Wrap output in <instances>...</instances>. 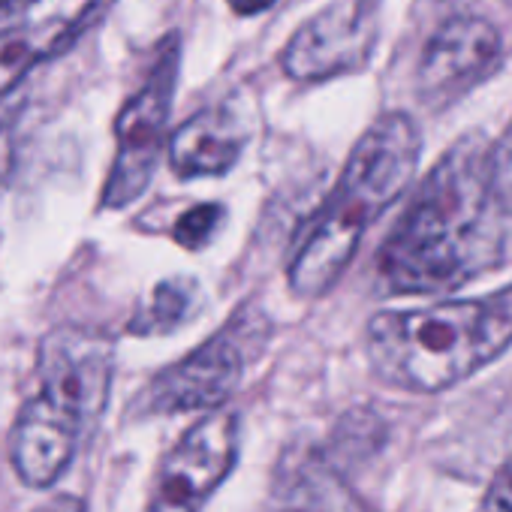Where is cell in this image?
<instances>
[{
    "label": "cell",
    "instance_id": "7",
    "mask_svg": "<svg viewBox=\"0 0 512 512\" xmlns=\"http://www.w3.org/2000/svg\"><path fill=\"white\" fill-rule=\"evenodd\" d=\"M37 377V392L88 428L109 401L112 344L91 329L58 326L40 344Z\"/></svg>",
    "mask_w": 512,
    "mask_h": 512
},
{
    "label": "cell",
    "instance_id": "18",
    "mask_svg": "<svg viewBox=\"0 0 512 512\" xmlns=\"http://www.w3.org/2000/svg\"><path fill=\"white\" fill-rule=\"evenodd\" d=\"M226 4L235 16H260L275 7V0H226Z\"/></svg>",
    "mask_w": 512,
    "mask_h": 512
},
{
    "label": "cell",
    "instance_id": "6",
    "mask_svg": "<svg viewBox=\"0 0 512 512\" xmlns=\"http://www.w3.org/2000/svg\"><path fill=\"white\" fill-rule=\"evenodd\" d=\"M238 455V419L226 410L202 416L163 458L145 512H202Z\"/></svg>",
    "mask_w": 512,
    "mask_h": 512
},
{
    "label": "cell",
    "instance_id": "19",
    "mask_svg": "<svg viewBox=\"0 0 512 512\" xmlns=\"http://www.w3.org/2000/svg\"><path fill=\"white\" fill-rule=\"evenodd\" d=\"M37 512H85V503L73 494H58L46 506H40Z\"/></svg>",
    "mask_w": 512,
    "mask_h": 512
},
{
    "label": "cell",
    "instance_id": "10",
    "mask_svg": "<svg viewBox=\"0 0 512 512\" xmlns=\"http://www.w3.org/2000/svg\"><path fill=\"white\" fill-rule=\"evenodd\" d=\"M100 0H0V67H28L61 52Z\"/></svg>",
    "mask_w": 512,
    "mask_h": 512
},
{
    "label": "cell",
    "instance_id": "14",
    "mask_svg": "<svg viewBox=\"0 0 512 512\" xmlns=\"http://www.w3.org/2000/svg\"><path fill=\"white\" fill-rule=\"evenodd\" d=\"M25 103V85H13L10 91L0 94V187L7 184V178L13 175L16 166V139H13V127L19 118V109Z\"/></svg>",
    "mask_w": 512,
    "mask_h": 512
},
{
    "label": "cell",
    "instance_id": "13",
    "mask_svg": "<svg viewBox=\"0 0 512 512\" xmlns=\"http://www.w3.org/2000/svg\"><path fill=\"white\" fill-rule=\"evenodd\" d=\"M196 284L190 278H169L163 284H157L151 290V296L142 302V308L136 311L130 332L133 335H166L172 329H178L193 305H196Z\"/></svg>",
    "mask_w": 512,
    "mask_h": 512
},
{
    "label": "cell",
    "instance_id": "15",
    "mask_svg": "<svg viewBox=\"0 0 512 512\" xmlns=\"http://www.w3.org/2000/svg\"><path fill=\"white\" fill-rule=\"evenodd\" d=\"M491 193L503 214H512V124L491 145Z\"/></svg>",
    "mask_w": 512,
    "mask_h": 512
},
{
    "label": "cell",
    "instance_id": "9",
    "mask_svg": "<svg viewBox=\"0 0 512 512\" xmlns=\"http://www.w3.org/2000/svg\"><path fill=\"white\" fill-rule=\"evenodd\" d=\"M244 374V359L229 335H214L199 350L187 353L160 371L145 392L148 413H193L220 410Z\"/></svg>",
    "mask_w": 512,
    "mask_h": 512
},
{
    "label": "cell",
    "instance_id": "17",
    "mask_svg": "<svg viewBox=\"0 0 512 512\" xmlns=\"http://www.w3.org/2000/svg\"><path fill=\"white\" fill-rule=\"evenodd\" d=\"M476 512H512V458L494 473Z\"/></svg>",
    "mask_w": 512,
    "mask_h": 512
},
{
    "label": "cell",
    "instance_id": "12",
    "mask_svg": "<svg viewBox=\"0 0 512 512\" xmlns=\"http://www.w3.org/2000/svg\"><path fill=\"white\" fill-rule=\"evenodd\" d=\"M244 142V127L229 109H205L172 133L169 166L178 178L226 175L238 163Z\"/></svg>",
    "mask_w": 512,
    "mask_h": 512
},
{
    "label": "cell",
    "instance_id": "3",
    "mask_svg": "<svg viewBox=\"0 0 512 512\" xmlns=\"http://www.w3.org/2000/svg\"><path fill=\"white\" fill-rule=\"evenodd\" d=\"M419 154V127L404 112H386L365 130L290 263L293 293L323 296L344 275L362 235L410 187Z\"/></svg>",
    "mask_w": 512,
    "mask_h": 512
},
{
    "label": "cell",
    "instance_id": "5",
    "mask_svg": "<svg viewBox=\"0 0 512 512\" xmlns=\"http://www.w3.org/2000/svg\"><path fill=\"white\" fill-rule=\"evenodd\" d=\"M380 37L377 0H335L287 43L281 64L296 82H326L362 70Z\"/></svg>",
    "mask_w": 512,
    "mask_h": 512
},
{
    "label": "cell",
    "instance_id": "2",
    "mask_svg": "<svg viewBox=\"0 0 512 512\" xmlns=\"http://www.w3.org/2000/svg\"><path fill=\"white\" fill-rule=\"evenodd\" d=\"M509 344L512 287L482 299L383 311L368 323L374 371L407 392H443L494 362Z\"/></svg>",
    "mask_w": 512,
    "mask_h": 512
},
{
    "label": "cell",
    "instance_id": "11",
    "mask_svg": "<svg viewBox=\"0 0 512 512\" xmlns=\"http://www.w3.org/2000/svg\"><path fill=\"white\" fill-rule=\"evenodd\" d=\"M82 431L85 428L70 413L34 392L25 401L10 440V458L19 479L31 488L55 485L70 467Z\"/></svg>",
    "mask_w": 512,
    "mask_h": 512
},
{
    "label": "cell",
    "instance_id": "4",
    "mask_svg": "<svg viewBox=\"0 0 512 512\" xmlns=\"http://www.w3.org/2000/svg\"><path fill=\"white\" fill-rule=\"evenodd\" d=\"M175 79H178V40L172 37L163 46L145 85L127 100V106L115 121L118 151L103 187V208H127L151 184L166 142Z\"/></svg>",
    "mask_w": 512,
    "mask_h": 512
},
{
    "label": "cell",
    "instance_id": "16",
    "mask_svg": "<svg viewBox=\"0 0 512 512\" xmlns=\"http://www.w3.org/2000/svg\"><path fill=\"white\" fill-rule=\"evenodd\" d=\"M220 223V205H193L175 223V241L181 247H202Z\"/></svg>",
    "mask_w": 512,
    "mask_h": 512
},
{
    "label": "cell",
    "instance_id": "8",
    "mask_svg": "<svg viewBox=\"0 0 512 512\" xmlns=\"http://www.w3.org/2000/svg\"><path fill=\"white\" fill-rule=\"evenodd\" d=\"M500 31L479 16H455L428 40L419 61V91L431 103L452 100L485 79L500 61Z\"/></svg>",
    "mask_w": 512,
    "mask_h": 512
},
{
    "label": "cell",
    "instance_id": "1",
    "mask_svg": "<svg viewBox=\"0 0 512 512\" xmlns=\"http://www.w3.org/2000/svg\"><path fill=\"white\" fill-rule=\"evenodd\" d=\"M503 214L491 193V145L455 142L398 217L377 269L395 293H446L488 272L500 256Z\"/></svg>",
    "mask_w": 512,
    "mask_h": 512
}]
</instances>
